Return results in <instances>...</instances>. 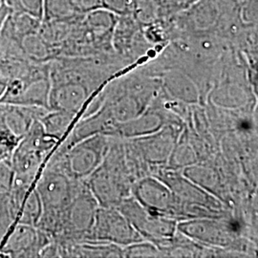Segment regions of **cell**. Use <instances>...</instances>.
<instances>
[{
	"label": "cell",
	"instance_id": "10",
	"mask_svg": "<svg viewBox=\"0 0 258 258\" xmlns=\"http://www.w3.org/2000/svg\"><path fill=\"white\" fill-rule=\"evenodd\" d=\"M161 180L169 186L179 199L185 203L200 206L215 212L221 210V202L213 194L194 184L185 176L183 177L170 171L165 174Z\"/></svg>",
	"mask_w": 258,
	"mask_h": 258
},
{
	"label": "cell",
	"instance_id": "22",
	"mask_svg": "<svg viewBox=\"0 0 258 258\" xmlns=\"http://www.w3.org/2000/svg\"><path fill=\"white\" fill-rule=\"evenodd\" d=\"M238 17L244 27H257V0L239 2Z\"/></svg>",
	"mask_w": 258,
	"mask_h": 258
},
{
	"label": "cell",
	"instance_id": "26",
	"mask_svg": "<svg viewBox=\"0 0 258 258\" xmlns=\"http://www.w3.org/2000/svg\"><path fill=\"white\" fill-rule=\"evenodd\" d=\"M74 9L82 15L102 8V0H70Z\"/></svg>",
	"mask_w": 258,
	"mask_h": 258
},
{
	"label": "cell",
	"instance_id": "30",
	"mask_svg": "<svg viewBox=\"0 0 258 258\" xmlns=\"http://www.w3.org/2000/svg\"><path fill=\"white\" fill-rule=\"evenodd\" d=\"M235 1H237V2H241V1H243V0H235Z\"/></svg>",
	"mask_w": 258,
	"mask_h": 258
},
{
	"label": "cell",
	"instance_id": "24",
	"mask_svg": "<svg viewBox=\"0 0 258 258\" xmlns=\"http://www.w3.org/2000/svg\"><path fill=\"white\" fill-rule=\"evenodd\" d=\"M159 9L163 10L166 16H175L189 8L197 0H156Z\"/></svg>",
	"mask_w": 258,
	"mask_h": 258
},
{
	"label": "cell",
	"instance_id": "6",
	"mask_svg": "<svg viewBox=\"0 0 258 258\" xmlns=\"http://www.w3.org/2000/svg\"><path fill=\"white\" fill-rule=\"evenodd\" d=\"M134 198L149 212L172 217H183L184 202L161 179L146 177L133 187Z\"/></svg>",
	"mask_w": 258,
	"mask_h": 258
},
{
	"label": "cell",
	"instance_id": "8",
	"mask_svg": "<svg viewBox=\"0 0 258 258\" xmlns=\"http://www.w3.org/2000/svg\"><path fill=\"white\" fill-rule=\"evenodd\" d=\"M52 240L37 227L14 224L0 245L1 258L39 257L42 249Z\"/></svg>",
	"mask_w": 258,
	"mask_h": 258
},
{
	"label": "cell",
	"instance_id": "12",
	"mask_svg": "<svg viewBox=\"0 0 258 258\" xmlns=\"http://www.w3.org/2000/svg\"><path fill=\"white\" fill-rule=\"evenodd\" d=\"M2 104L6 125L10 131L19 139L23 138L34 121L39 120L49 110L45 107L38 106H26L11 103Z\"/></svg>",
	"mask_w": 258,
	"mask_h": 258
},
{
	"label": "cell",
	"instance_id": "11",
	"mask_svg": "<svg viewBox=\"0 0 258 258\" xmlns=\"http://www.w3.org/2000/svg\"><path fill=\"white\" fill-rule=\"evenodd\" d=\"M161 89L175 102L196 103L200 101V89L194 80L178 68H170L161 75Z\"/></svg>",
	"mask_w": 258,
	"mask_h": 258
},
{
	"label": "cell",
	"instance_id": "27",
	"mask_svg": "<svg viewBox=\"0 0 258 258\" xmlns=\"http://www.w3.org/2000/svg\"><path fill=\"white\" fill-rule=\"evenodd\" d=\"M11 13H12L11 10L5 4H3L1 2V5H0V32H1V29H2V26L5 22V20Z\"/></svg>",
	"mask_w": 258,
	"mask_h": 258
},
{
	"label": "cell",
	"instance_id": "25",
	"mask_svg": "<svg viewBox=\"0 0 258 258\" xmlns=\"http://www.w3.org/2000/svg\"><path fill=\"white\" fill-rule=\"evenodd\" d=\"M20 140L10 131L0 132V160L10 156Z\"/></svg>",
	"mask_w": 258,
	"mask_h": 258
},
{
	"label": "cell",
	"instance_id": "5",
	"mask_svg": "<svg viewBox=\"0 0 258 258\" xmlns=\"http://www.w3.org/2000/svg\"><path fill=\"white\" fill-rule=\"evenodd\" d=\"M144 238L126 217L114 208H98L92 228L85 242H109L126 247Z\"/></svg>",
	"mask_w": 258,
	"mask_h": 258
},
{
	"label": "cell",
	"instance_id": "21",
	"mask_svg": "<svg viewBox=\"0 0 258 258\" xmlns=\"http://www.w3.org/2000/svg\"><path fill=\"white\" fill-rule=\"evenodd\" d=\"M169 165L173 167H187L195 164L196 157L194 148L182 144L177 148H173L169 155Z\"/></svg>",
	"mask_w": 258,
	"mask_h": 258
},
{
	"label": "cell",
	"instance_id": "14",
	"mask_svg": "<svg viewBox=\"0 0 258 258\" xmlns=\"http://www.w3.org/2000/svg\"><path fill=\"white\" fill-rule=\"evenodd\" d=\"M10 156L0 161V230L5 231L14 225L10 213V197L16 174Z\"/></svg>",
	"mask_w": 258,
	"mask_h": 258
},
{
	"label": "cell",
	"instance_id": "2",
	"mask_svg": "<svg viewBox=\"0 0 258 258\" xmlns=\"http://www.w3.org/2000/svg\"><path fill=\"white\" fill-rule=\"evenodd\" d=\"M106 153V138L97 134L83 139L63 152L53 151L45 164L56 166L76 181H84L102 164Z\"/></svg>",
	"mask_w": 258,
	"mask_h": 258
},
{
	"label": "cell",
	"instance_id": "23",
	"mask_svg": "<svg viewBox=\"0 0 258 258\" xmlns=\"http://www.w3.org/2000/svg\"><path fill=\"white\" fill-rule=\"evenodd\" d=\"M123 253L126 257H154L160 252L152 242H144L143 240L126 246Z\"/></svg>",
	"mask_w": 258,
	"mask_h": 258
},
{
	"label": "cell",
	"instance_id": "28",
	"mask_svg": "<svg viewBox=\"0 0 258 258\" xmlns=\"http://www.w3.org/2000/svg\"><path fill=\"white\" fill-rule=\"evenodd\" d=\"M7 86H8V80H6L3 77H0V100L6 92Z\"/></svg>",
	"mask_w": 258,
	"mask_h": 258
},
{
	"label": "cell",
	"instance_id": "29",
	"mask_svg": "<svg viewBox=\"0 0 258 258\" xmlns=\"http://www.w3.org/2000/svg\"><path fill=\"white\" fill-rule=\"evenodd\" d=\"M3 55H4V49H3V45H2V43L0 41V58L3 56Z\"/></svg>",
	"mask_w": 258,
	"mask_h": 258
},
{
	"label": "cell",
	"instance_id": "16",
	"mask_svg": "<svg viewBox=\"0 0 258 258\" xmlns=\"http://www.w3.org/2000/svg\"><path fill=\"white\" fill-rule=\"evenodd\" d=\"M78 115L67 111L49 109L39 119V121L48 135L59 141L67 136Z\"/></svg>",
	"mask_w": 258,
	"mask_h": 258
},
{
	"label": "cell",
	"instance_id": "13",
	"mask_svg": "<svg viewBox=\"0 0 258 258\" xmlns=\"http://www.w3.org/2000/svg\"><path fill=\"white\" fill-rule=\"evenodd\" d=\"M148 135V138L138 140L140 150L148 162L163 164L169 158L173 149V134L170 131H161Z\"/></svg>",
	"mask_w": 258,
	"mask_h": 258
},
{
	"label": "cell",
	"instance_id": "19",
	"mask_svg": "<svg viewBox=\"0 0 258 258\" xmlns=\"http://www.w3.org/2000/svg\"><path fill=\"white\" fill-rule=\"evenodd\" d=\"M42 215V204L37 189L33 186L22 204L17 223L37 227Z\"/></svg>",
	"mask_w": 258,
	"mask_h": 258
},
{
	"label": "cell",
	"instance_id": "7",
	"mask_svg": "<svg viewBox=\"0 0 258 258\" xmlns=\"http://www.w3.org/2000/svg\"><path fill=\"white\" fill-rule=\"evenodd\" d=\"M238 225L234 222L219 220L216 217L192 218L177 225V230L185 237L202 244L227 248L236 240L238 233Z\"/></svg>",
	"mask_w": 258,
	"mask_h": 258
},
{
	"label": "cell",
	"instance_id": "31",
	"mask_svg": "<svg viewBox=\"0 0 258 258\" xmlns=\"http://www.w3.org/2000/svg\"><path fill=\"white\" fill-rule=\"evenodd\" d=\"M0 5H1V0H0Z\"/></svg>",
	"mask_w": 258,
	"mask_h": 258
},
{
	"label": "cell",
	"instance_id": "15",
	"mask_svg": "<svg viewBox=\"0 0 258 258\" xmlns=\"http://www.w3.org/2000/svg\"><path fill=\"white\" fill-rule=\"evenodd\" d=\"M163 119L156 113H142L132 120L117 123L115 132L126 138L144 137L160 131Z\"/></svg>",
	"mask_w": 258,
	"mask_h": 258
},
{
	"label": "cell",
	"instance_id": "17",
	"mask_svg": "<svg viewBox=\"0 0 258 258\" xmlns=\"http://www.w3.org/2000/svg\"><path fill=\"white\" fill-rule=\"evenodd\" d=\"M82 16L74 9L70 0H43V22L66 21Z\"/></svg>",
	"mask_w": 258,
	"mask_h": 258
},
{
	"label": "cell",
	"instance_id": "3",
	"mask_svg": "<svg viewBox=\"0 0 258 258\" xmlns=\"http://www.w3.org/2000/svg\"><path fill=\"white\" fill-rule=\"evenodd\" d=\"M144 239L156 242L157 247L166 246L174 237L177 225L169 217L149 212L133 197L124 198L118 209Z\"/></svg>",
	"mask_w": 258,
	"mask_h": 258
},
{
	"label": "cell",
	"instance_id": "18",
	"mask_svg": "<svg viewBox=\"0 0 258 258\" xmlns=\"http://www.w3.org/2000/svg\"><path fill=\"white\" fill-rule=\"evenodd\" d=\"M184 176L194 184L201 186L207 191L215 194L219 185L218 173L211 167L204 166H187L184 169Z\"/></svg>",
	"mask_w": 258,
	"mask_h": 258
},
{
	"label": "cell",
	"instance_id": "9",
	"mask_svg": "<svg viewBox=\"0 0 258 258\" xmlns=\"http://www.w3.org/2000/svg\"><path fill=\"white\" fill-rule=\"evenodd\" d=\"M50 82L49 109L67 111L79 115L95 94L83 83L73 80L50 78Z\"/></svg>",
	"mask_w": 258,
	"mask_h": 258
},
{
	"label": "cell",
	"instance_id": "20",
	"mask_svg": "<svg viewBox=\"0 0 258 258\" xmlns=\"http://www.w3.org/2000/svg\"><path fill=\"white\" fill-rule=\"evenodd\" d=\"M12 13H22L41 20L43 0H1Z\"/></svg>",
	"mask_w": 258,
	"mask_h": 258
},
{
	"label": "cell",
	"instance_id": "1",
	"mask_svg": "<svg viewBox=\"0 0 258 258\" xmlns=\"http://www.w3.org/2000/svg\"><path fill=\"white\" fill-rule=\"evenodd\" d=\"M57 144L59 141L47 134L39 120H35L10 156L16 179L35 184Z\"/></svg>",
	"mask_w": 258,
	"mask_h": 258
},
{
	"label": "cell",
	"instance_id": "4",
	"mask_svg": "<svg viewBox=\"0 0 258 258\" xmlns=\"http://www.w3.org/2000/svg\"><path fill=\"white\" fill-rule=\"evenodd\" d=\"M50 89L49 62L40 63L27 77L8 81L6 92L0 103L38 106L49 109Z\"/></svg>",
	"mask_w": 258,
	"mask_h": 258
}]
</instances>
